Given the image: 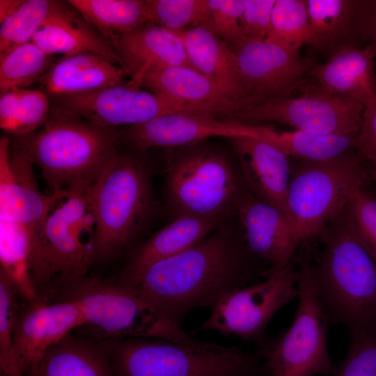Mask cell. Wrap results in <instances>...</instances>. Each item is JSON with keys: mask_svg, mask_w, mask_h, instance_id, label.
I'll return each instance as SVG.
<instances>
[{"mask_svg": "<svg viewBox=\"0 0 376 376\" xmlns=\"http://www.w3.org/2000/svg\"><path fill=\"white\" fill-rule=\"evenodd\" d=\"M251 278L243 246L218 232L119 281L181 327L191 310L212 308L228 292L246 286Z\"/></svg>", "mask_w": 376, "mask_h": 376, "instance_id": "obj_1", "label": "cell"}, {"mask_svg": "<svg viewBox=\"0 0 376 376\" xmlns=\"http://www.w3.org/2000/svg\"><path fill=\"white\" fill-rule=\"evenodd\" d=\"M319 237L314 275L330 322L345 326L350 338L376 332V263L354 233L347 207Z\"/></svg>", "mask_w": 376, "mask_h": 376, "instance_id": "obj_2", "label": "cell"}, {"mask_svg": "<svg viewBox=\"0 0 376 376\" xmlns=\"http://www.w3.org/2000/svg\"><path fill=\"white\" fill-rule=\"evenodd\" d=\"M117 134L55 106L36 132L15 146L36 166L52 191L91 185L118 152Z\"/></svg>", "mask_w": 376, "mask_h": 376, "instance_id": "obj_3", "label": "cell"}, {"mask_svg": "<svg viewBox=\"0 0 376 376\" xmlns=\"http://www.w3.org/2000/svg\"><path fill=\"white\" fill-rule=\"evenodd\" d=\"M91 185L68 189L31 243L29 271L40 300L49 301L57 287L86 276L96 259Z\"/></svg>", "mask_w": 376, "mask_h": 376, "instance_id": "obj_4", "label": "cell"}, {"mask_svg": "<svg viewBox=\"0 0 376 376\" xmlns=\"http://www.w3.org/2000/svg\"><path fill=\"white\" fill-rule=\"evenodd\" d=\"M52 301L72 300L79 305L84 326L96 340L147 338L199 345L196 340L130 290L120 281L87 276L57 287Z\"/></svg>", "mask_w": 376, "mask_h": 376, "instance_id": "obj_5", "label": "cell"}, {"mask_svg": "<svg viewBox=\"0 0 376 376\" xmlns=\"http://www.w3.org/2000/svg\"><path fill=\"white\" fill-rule=\"evenodd\" d=\"M126 338L111 354L115 376H269L259 352L203 343Z\"/></svg>", "mask_w": 376, "mask_h": 376, "instance_id": "obj_6", "label": "cell"}, {"mask_svg": "<svg viewBox=\"0 0 376 376\" xmlns=\"http://www.w3.org/2000/svg\"><path fill=\"white\" fill-rule=\"evenodd\" d=\"M96 258H107L136 235L152 206L148 172L136 159L117 152L89 189Z\"/></svg>", "mask_w": 376, "mask_h": 376, "instance_id": "obj_7", "label": "cell"}, {"mask_svg": "<svg viewBox=\"0 0 376 376\" xmlns=\"http://www.w3.org/2000/svg\"><path fill=\"white\" fill-rule=\"evenodd\" d=\"M362 161L352 150L291 171L287 203L299 244L319 237L362 189L368 180Z\"/></svg>", "mask_w": 376, "mask_h": 376, "instance_id": "obj_8", "label": "cell"}, {"mask_svg": "<svg viewBox=\"0 0 376 376\" xmlns=\"http://www.w3.org/2000/svg\"><path fill=\"white\" fill-rule=\"evenodd\" d=\"M298 304L290 327L258 350L269 376L331 375L336 366L327 347L331 323L317 290L313 263L299 259Z\"/></svg>", "mask_w": 376, "mask_h": 376, "instance_id": "obj_9", "label": "cell"}, {"mask_svg": "<svg viewBox=\"0 0 376 376\" xmlns=\"http://www.w3.org/2000/svg\"><path fill=\"white\" fill-rule=\"evenodd\" d=\"M166 198L176 217L219 219L237 203L239 189L228 159L207 148L175 153L168 162Z\"/></svg>", "mask_w": 376, "mask_h": 376, "instance_id": "obj_10", "label": "cell"}, {"mask_svg": "<svg viewBox=\"0 0 376 376\" xmlns=\"http://www.w3.org/2000/svg\"><path fill=\"white\" fill-rule=\"evenodd\" d=\"M298 269L292 262L270 272L263 281L233 290L212 308L208 318L191 331L214 330L260 345L276 312L297 297Z\"/></svg>", "mask_w": 376, "mask_h": 376, "instance_id": "obj_11", "label": "cell"}, {"mask_svg": "<svg viewBox=\"0 0 376 376\" xmlns=\"http://www.w3.org/2000/svg\"><path fill=\"white\" fill-rule=\"evenodd\" d=\"M365 105L320 88L299 97H283L242 107L228 116L245 124L276 122L297 130L324 134H358Z\"/></svg>", "mask_w": 376, "mask_h": 376, "instance_id": "obj_12", "label": "cell"}, {"mask_svg": "<svg viewBox=\"0 0 376 376\" xmlns=\"http://www.w3.org/2000/svg\"><path fill=\"white\" fill-rule=\"evenodd\" d=\"M56 106L102 128L144 123L173 113H210L143 91L132 81L94 92L55 97Z\"/></svg>", "mask_w": 376, "mask_h": 376, "instance_id": "obj_13", "label": "cell"}, {"mask_svg": "<svg viewBox=\"0 0 376 376\" xmlns=\"http://www.w3.org/2000/svg\"><path fill=\"white\" fill-rule=\"evenodd\" d=\"M246 106L289 96L311 64L299 52L267 39H243L232 47Z\"/></svg>", "mask_w": 376, "mask_h": 376, "instance_id": "obj_14", "label": "cell"}, {"mask_svg": "<svg viewBox=\"0 0 376 376\" xmlns=\"http://www.w3.org/2000/svg\"><path fill=\"white\" fill-rule=\"evenodd\" d=\"M33 165L8 138L0 139V220L17 223L27 231L30 244L53 209L67 197L69 189L43 194Z\"/></svg>", "mask_w": 376, "mask_h": 376, "instance_id": "obj_15", "label": "cell"}, {"mask_svg": "<svg viewBox=\"0 0 376 376\" xmlns=\"http://www.w3.org/2000/svg\"><path fill=\"white\" fill-rule=\"evenodd\" d=\"M84 324L75 301H25L14 327L13 376H23L33 369L50 347Z\"/></svg>", "mask_w": 376, "mask_h": 376, "instance_id": "obj_16", "label": "cell"}, {"mask_svg": "<svg viewBox=\"0 0 376 376\" xmlns=\"http://www.w3.org/2000/svg\"><path fill=\"white\" fill-rule=\"evenodd\" d=\"M262 125L220 119L211 113H173L130 126L125 136L140 150L151 147L192 145L210 137L260 138Z\"/></svg>", "mask_w": 376, "mask_h": 376, "instance_id": "obj_17", "label": "cell"}, {"mask_svg": "<svg viewBox=\"0 0 376 376\" xmlns=\"http://www.w3.org/2000/svg\"><path fill=\"white\" fill-rule=\"evenodd\" d=\"M246 246L271 265L268 274L291 262L299 244L292 220L279 209L251 196L239 203Z\"/></svg>", "mask_w": 376, "mask_h": 376, "instance_id": "obj_18", "label": "cell"}, {"mask_svg": "<svg viewBox=\"0 0 376 376\" xmlns=\"http://www.w3.org/2000/svg\"><path fill=\"white\" fill-rule=\"evenodd\" d=\"M141 86L164 99L199 107L217 116L228 117L244 107L217 82L185 66L149 71L143 75Z\"/></svg>", "mask_w": 376, "mask_h": 376, "instance_id": "obj_19", "label": "cell"}, {"mask_svg": "<svg viewBox=\"0 0 376 376\" xmlns=\"http://www.w3.org/2000/svg\"><path fill=\"white\" fill-rule=\"evenodd\" d=\"M112 45L126 75L141 87L149 71L172 66L195 69L178 33L152 23L118 37Z\"/></svg>", "mask_w": 376, "mask_h": 376, "instance_id": "obj_20", "label": "cell"}, {"mask_svg": "<svg viewBox=\"0 0 376 376\" xmlns=\"http://www.w3.org/2000/svg\"><path fill=\"white\" fill-rule=\"evenodd\" d=\"M230 141L239 157L244 177L258 198L292 220L287 203L291 176L288 156L258 138L239 136Z\"/></svg>", "mask_w": 376, "mask_h": 376, "instance_id": "obj_21", "label": "cell"}, {"mask_svg": "<svg viewBox=\"0 0 376 376\" xmlns=\"http://www.w3.org/2000/svg\"><path fill=\"white\" fill-rule=\"evenodd\" d=\"M375 56L373 43L364 48L347 45L336 50L325 63L311 68L308 73L323 91L354 98L366 106L376 96Z\"/></svg>", "mask_w": 376, "mask_h": 376, "instance_id": "obj_22", "label": "cell"}, {"mask_svg": "<svg viewBox=\"0 0 376 376\" xmlns=\"http://www.w3.org/2000/svg\"><path fill=\"white\" fill-rule=\"evenodd\" d=\"M122 67L107 57L92 52L63 56L56 60L38 80L54 97L88 93L123 81Z\"/></svg>", "mask_w": 376, "mask_h": 376, "instance_id": "obj_23", "label": "cell"}, {"mask_svg": "<svg viewBox=\"0 0 376 376\" xmlns=\"http://www.w3.org/2000/svg\"><path fill=\"white\" fill-rule=\"evenodd\" d=\"M120 340H96L68 334L23 376H115L111 354Z\"/></svg>", "mask_w": 376, "mask_h": 376, "instance_id": "obj_24", "label": "cell"}, {"mask_svg": "<svg viewBox=\"0 0 376 376\" xmlns=\"http://www.w3.org/2000/svg\"><path fill=\"white\" fill-rule=\"evenodd\" d=\"M32 41L50 55L92 52L121 66L113 45L75 9L65 3L45 20Z\"/></svg>", "mask_w": 376, "mask_h": 376, "instance_id": "obj_25", "label": "cell"}, {"mask_svg": "<svg viewBox=\"0 0 376 376\" xmlns=\"http://www.w3.org/2000/svg\"><path fill=\"white\" fill-rule=\"evenodd\" d=\"M176 33L183 42L192 66L217 82L244 107L246 106L239 81L236 56L232 48L203 26Z\"/></svg>", "mask_w": 376, "mask_h": 376, "instance_id": "obj_26", "label": "cell"}, {"mask_svg": "<svg viewBox=\"0 0 376 376\" xmlns=\"http://www.w3.org/2000/svg\"><path fill=\"white\" fill-rule=\"evenodd\" d=\"M219 221L187 216L175 217L132 253L123 277L136 274L152 263L191 247L207 237Z\"/></svg>", "mask_w": 376, "mask_h": 376, "instance_id": "obj_27", "label": "cell"}, {"mask_svg": "<svg viewBox=\"0 0 376 376\" xmlns=\"http://www.w3.org/2000/svg\"><path fill=\"white\" fill-rule=\"evenodd\" d=\"M67 3L111 45L118 37L150 23L148 0H70Z\"/></svg>", "mask_w": 376, "mask_h": 376, "instance_id": "obj_28", "label": "cell"}, {"mask_svg": "<svg viewBox=\"0 0 376 376\" xmlns=\"http://www.w3.org/2000/svg\"><path fill=\"white\" fill-rule=\"evenodd\" d=\"M357 136L358 134H324L300 130L279 132L265 126L262 139L287 156L319 162L357 149Z\"/></svg>", "mask_w": 376, "mask_h": 376, "instance_id": "obj_29", "label": "cell"}, {"mask_svg": "<svg viewBox=\"0 0 376 376\" xmlns=\"http://www.w3.org/2000/svg\"><path fill=\"white\" fill-rule=\"evenodd\" d=\"M314 47L331 49L348 37L361 17V2L347 0H307Z\"/></svg>", "mask_w": 376, "mask_h": 376, "instance_id": "obj_30", "label": "cell"}, {"mask_svg": "<svg viewBox=\"0 0 376 376\" xmlns=\"http://www.w3.org/2000/svg\"><path fill=\"white\" fill-rule=\"evenodd\" d=\"M48 95L42 91L17 88L0 95V127L17 137L36 132L51 111Z\"/></svg>", "mask_w": 376, "mask_h": 376, "instance_id": "obj_31", "label": "cell"}, {"mask_svg": "<svg viewBox=\"0 0 376 376\" xmlns=\"http://www.w3.org/2000/svg\"><path fill=\"white\" fill-rule=\"evenodd\" d=\"M30 238L21 225L0 220V271L26 301L38 300L29 271Z\"/></svg>", "mask_w": 376, "mask_h": 376, "instance_id": "obj_32", "label": "cell"}, {"mask_svg": "<svg viewBox=\"0 0 376 376\" xmlns=\"http://www.w3.org/2000/svg\"><path fill=\"white\" fill-rule=\"evenodd\" d=\"M54 61L33 41L0 54V94L38 81Z\"/></svg>", "mask_w": 376, "mask_h": 376, "instance_id": "obj_33", "label": "cell"}, {"mask_svg": "<svg viewBox=\"0 0 376 376\" xmlns=\"http://www.w3.org/2000/svg\"><path fill=\"white\" fill-rule=\"evenodd\" d=\"M265 39L295 52L306 45L314 46L306 1L276 0Z\"/></svg>", "mask_w": 376, "mask_h": 376, "instance_id": "obj_34", "label": "cell"}, {"mask_svg": "<svg viewBox=\"0 0 376 376\" xmlns=\"http://www.w3.org/2000/svg\"><path fill=\"white\" fill-rule=\"evenodd\" d=\"M65 3L52 0H24L0 22V54L32 41L45 20Z\"/></svg>", "mask_w": 376, "mask_h": 376, "instance_id": "obj_35", "label": "cell"}, {"mask_svg": "<svg viewBox=\"0 0 376 376\" xmlns=\"http://www.w3.org/2000/svg\"><path fill=\"white\" fill-rule=\"evenodd\" d=\"M150 23L173 31L202 26L208 13L207 0H148Z\"/></svg>", "mask_w": 376, "mask_h": 376, "instance_id": "obj_36", "label": "cell"}, {"mask_svg": "<svg viewBox=\"0 0 376 376\" xmlns=\"http://www.w3.org/2000/svg\"><path fill=\"white\" fill-rule=\"evenodd\" d=\"M19 298L22 299L16 287L0 271V372L9 376H13V332Z\"/></svg>", "mask_w": 376, "mask_h": 376, "instance_id": "obj_37", "label": "cell"}, {"mask_svg": "<svg viewBox=\"0 0 376 376\" xmlns=\"http://www.w3.org/2000/svg\"><path fill=\"white\" fill-rule=\"evenodd\" d=\"M208 13L202 25L231 48L244 39L242 15L245 0H207Z\"/></svg>", "mask_w": 376, "mask_h": 376, "instance_id": "obj_38", "label": "cell"}, {"mask_svg": "<svg viewBox=\"0 0 376 376\" xmlns=\"http://www.w3.org/2000/svg\"><path fill=\"white\" fill-rule=\"evenodd\" d=\"M354 233L376 263V198L359 190L347 205Z\"/></svg>", "mask_w": 376, "mask_h": 376, "instance_id": "obj_39", "label": "cell"}, {"mask_svg": "<svg viewBox=\"0 0 376 376\" xmlns=\"http://www.w3.org/2000/svg\"><path fill=\"white\" fill-rule=\"evenodd\" d=\"M331 376H376V332L350 338L347 354Z\"/></svg>", "mask_w": 376, "mask_h": 376, "instance_id": "obj_40", "label": "cell"}, {"mask_svg": "<svg viewBox=\"0 0 376 376\" xmlns=\"http://www.w3.org/2000/svg\"><path fill=\"white\" fill-rule=\"evenodd\" d=\"M276 0H245L242 15L244 39H265Z\"/></svg>", "mask_w": 376, "mask_h": 376, "instance_id": "obj_41", "label": "cell"}, {"mask_svg": "<svg viewBox=\"0 0 376 376\" xmlns=\"http://www.w3.org/2000/svg\"><path fill=\"white\" fill-rule=\"evenodd\" d=\"M357 150L363 159L376 165V96L364 107Z\"/></svg>", "mask_w": 376, "mask_h": 376, "instance_id": "obj_42", "label": "cell"}, {"mask_svg": "<svg viewBox=\"0 0 376 376\" xmlns=\"http://www.w3.org/2000/svg\"><path fill=\"white\" fill-rule=\"evenodd\" d=\"M24 0H0V22L13 13Z\"/></svg>", "mask_w": 376, "mask_h": 376, "instance_id": "obj_43", "label": "cell"}, {"mask_svg": "<svg viewBox=\"0 0 376 376\" xmlns=\"http://www.w3.org/2000/svg\"><path fill=\"white\" fill-rule=\"evenodd\" d=\"M369 19L368 30L373 38V44L376 47V3L375 4V7Z\"/></svg>", "mask_w": 376, "mask_h": 376, "instance_id": "obj_44", "label": "cell"}, {"mask_svg": "<svg viewBox=\"0 0 376 376\" xmlns=\"http://www.w3.org/2000/svg\"><path fill=\"white\" fill-rule=\"evenodd\" d=\"M368 169V180L376 181V165L372 164Z\"/></svg>", "mask_w": 376, "mask_h": 376, "instance_id": "obj_45", "label": "cell"}]
</instances>
